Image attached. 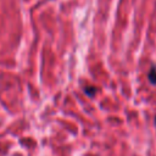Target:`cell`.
Returning <instances> with one entry per match:
<instances>
[{"mask_svg": "<svg viewBox=\"0 0 156 156\" xmlns=\"http://www.w3.org/2000/svg\"><path fill=\"white\" fill-rule=\"evenodd\" d=\"M154 124H155V129H156V116L154 117Z\"/></svg>", "mask_w": 156, "mask_h": 156, "instance_id": "cell-3", "label": "cell"}, {"mask_svg": "<svg viewBox=\"0 0 156 156\" xmlns=\"http://www.w3.org/2000/svg\"><path fill=\"white\" fill-rule=\"evenodd\" d=\"M147 80L150 84L156 85V66H151V68L147 73Z\"/></svg>", "mask_w": 156, "mask_h": 156, "instance_id": "cell-1", "label": "cell"}, {"mask_svg": "<svg viewBox=\"0 0 156 156\" xmlns=\"http://www.w3.org/2000/svg\"><path fill=\"white\" fill-rule=\"evenodd\" d=\"M83 91L89 98H94L96 95V93H98V88L96 87H93V85H87V87L83 88Z\"/></svg>", "mask_w": 156, "mask_h": 156, "instance_id": "cell-2", "label": "cell"}]
</instances>
